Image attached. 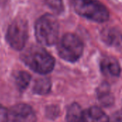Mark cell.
<instances>
[{
    "mask_svg": "<svg viewBox=\"0 0 122 122\" xmlns=\"http://www.w3.org/2000/svg\"><path fill=\"white\" fill-rule=\"evenodd\" d=\"M44 1L51 9L57 14H60L64 11L62 0H44Z\"/></svg>",
    "mask_w": 122,
    "mask_h": 122,
    "instance_id": "4fadbf2b",
    "label": "cell"
},
{
    "mask_svg": "<svg viewBox=\"0 0 122 122\" xmlns=\"http://www.w3.org/2000/svg\"><path fill=\"white\" fill-rule=\"evenodd\" d=\"M28 24L26 20L21 17L16 18L9 25L6 39L11 48L20 51L26 45L28 39Z\"/></svg>",
    "mask_w": 122,
    "mask_h": 122,
    "instance_id": "5b68a950",
    "label": "cell"
},
{
    "mask_svg": "<svg viewBox=\"0 0 122 122\" xmlns=\"http://www.w3.org/2000/svg\"><path fill=\"white\" fill-rule=\"evenodd\" d=\"M98 98L101 103L104 104V106L111 104L112 101H113V97L109 92V88L106 84L100 86L98 91Z\"/></svg>",
    "mask_w": 122,
    "mask_h": 122,
    "instance_id": "7c38bea8",
    "label": "cell"
},
{
    "mask_svg": "<svg viewBox=\"0 0 122 122\" xmlns=\"http://www.w3.org/2000/svg\"><path fill=\"white\" fill-rule=\"evenodd\" d=\"M75 11L89 20L102 23L109 18L107 7L99 0H74Z\"/></svg>",
    "mask_w": 122,
    "mask_h": 122,
    "instance_id": "3957f363",
    "label": "cell"
},
{
    "mask_svg": "<svg viewBox=\"0 0 122 122\" xmlns=\"http://www.w3.org/2000/svg\"><path fill=\"white\" fill-rule=\"evenodd\" d=\"M102 41L108 46L122 51V34L115 28L104 29L101 33Z\"/></svg>",
    "mask_w": 122,
    "mask_h": 122,
    "instance_id": "ba28073f",
    "label": "cell"
},
{
    "mask_svg": "<svg viewBox=\"0 0 122 122\" xmlns=\"http://www.w3.org/2000/svg\"><path fill=\"white\" fill-rule=\"evenodd\" d=\"M59 56L69 62H75L81 56L84 45L79 36L74 34H64L57 46Z\"/></svg>",
    "mask_w": 122,
    "mask_h": 122,
    "instance_id": "277c9868",
    "label": "cell"
},
{
    "mask_svg": "<svg viewBox=\"0 0 122 122\" xmlns=\"http://www.w3.org/2000/svg\"><path fill=\"white\" fill-rule=\"evenodd\" d=\"M36 114L32 108L25 104H18L7 111L6 122H36Z\"/></svg>",
    "mask_w": 122,
    "mask_h": 122,
    "instance_id": "8992f818",
    "label": "cell"
},
{
    "mask_svg": "<svg viewBox=\"0 0 122 122\" xmlns=\"http://www.w3.org/2000/svg\"><path fill=\"white\" fill-rule=\"evenodd\" d=\"M31 81V75L24 71H20L16 73L15 76V82L17 88L20 91L25 90L29 86Z\"/></svg>",
    "mask_w": 122,
    "mask_h": 122,
    "instance_id": "8fae6325",
    "label": "cell"
},
{
    "mask_svg": "<svg viewBox=\"0 0 122 122\" xmlns=\"http://www.w3.org/2000/svg\"><path fill=\"white\" fill-rule=\"evenodd\" d=\"M51 81L47 78H40L38 79L34 85L33 91L37 94H46L49 92L51 89Z\"/></svg>",
    "mask_w": 122,
    "mask_h": 122,
    "instance_id": "30bf717a",
    "label": "cell"
},
{
    "mask_svg": "<svg viewBox=\"0 0 122 122\" xmlns=\"http://www.w3.org/2000/svg\"><path fill=\"white\" fill-rule=\"evenodd\" d=\"M21 60L34 71L39 74H47L54 67V58L43 47L32 45L21 54Z\"/></svg>",
    "mask_w": 122,
    "mask_h": 122,
    "instance_id": "6da1fadb",
    "label": "cell"
},
{
    "mask_svg": "<svg viewBox=\"0 0 122 122\" xmlns=\"http://www.w3.org/2000/svg\"><path fill=\"white\" fill-rule=\"evenodd\" d=\"M59 25L57 19L51 14H45L35 24V36L37 41L44 46H50L58 40Z\"/></svg>",
    "mask_w": 122,
    "mask_h": 122,
    "instance_id": "7a4b0ae2",
    "label": "cell"
},
{
    "mask_svg": "<svg viewBox=\"0 0 122 122\" xmlns=\"http://www.w3.org/2000/svg\"><path fill=\"white\" fill-rule=\"evenodd\" d=\"M7 120V111L4 107L0 104V122H6Z\"/></svg>",
    "mask_w": 122,
    "mask_h": 122,
    "instance_id": "9a60e30c",
    "label": "cell"
},
{
    "mask_svg": "<svg viewBox=\"0 0 122 122\" xmlns=\"http://www.w3.org/2000/svg\"><path fill=\"white\" fill-rule=\"evenodd\" d=\"M109 122H122V109L114 113L109 119Z\"/></svg>",
    "mask_w": 122,
    "mask_h": 122,
    "instance_id": "5bb4252c",
    "label": "cell"
},
{
    "mask_svg": "<svg viewBox=\"0 0 122 122\" xmlns=\"http://www.w3.org/2000/svg\"><path fill=\"white\" fill-rule=\"evenodd\" d=\"M74 122H109L107 115L99 107L82 110Z\"/></svg>",
    "mask_w": 122,
    "mask_h": 122,
    "instance_id": "52a82bcc",
    "label": "cell"
},
{
    "mask_svg": "<svg viewBox=\"0 0 122 122\" xmlns=\"http://www.w3.org/2000/svg\"><path fill=\"white\" fill-rule=\"evenodd\" d=\"M101 70L107 76H119L121 72L120 65L118 61L112 57H105L100 64Z\"/></svg>",
    "mask_w": 122,
    "mask_h": 122,
    "instance_id": "9c48e42d",
    "label": "cell"
}]
</instances>
